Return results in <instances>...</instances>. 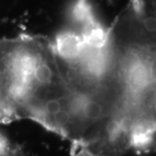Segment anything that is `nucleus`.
Instances as JSON below:
<instances>
[{"instance_id":"obj_1","label":"nucleus","mask_w":156,"mask_h":156,"mask_svg":"<svg viewBox=\"0 0 156 156\" xmlns=\"http://www.w3.org/2000/svg\"><path fill=\"white\" fill-rule=\"evenodd\" d=\"M56 61L83 116V138L112 122L128 121L125 89L108 32L88 0H76L65 26L51 40Z\"/></svg>"},{"instance_id":"obj_2","label":"nucleus","mask_w":156,"mask_h":156,"mask_svg":"<svg viewBox=\"0 0 156 156\" xmlns=\"http://www.w3.org/2000/svg\"><path fill=\"white\" fill-rule=\"evenodd\" d=\"M15 121L29 119L78 144L84 134L81 105L62 75L51 39L20 34L0 39Z\"/></svg>"},{"instance_id":"obj_3","label":"nucleus","mask_w":156,"mask_h":156,"mask_svg":"<svg viewBox=\"0 0 156 156\" xmlns=\"http://www.w3.org/2000/svg\"><path fill=\"white\" fill-rule=\"evenodd\" d=\"M155 0H130L108 27L138 154L155 145Z\"/></svg>"},{"instance_id":"obj_4","label":"nucleus","mask_w":156,"mask_h":156,"mask_svg":"<svg viewBox=\"0 0 156 156\" xmlns=\"http://www.w3.org/2000/svg\"><path fill=\"white\" fill-rule=\"evenodd\" d=\"M11 156H27L26 155V154L24 153V151L23 150L22 148H21V147H19V146L17 145V149L15 150V152L13 153V154Z\"/></svg>"}]
</instances>
